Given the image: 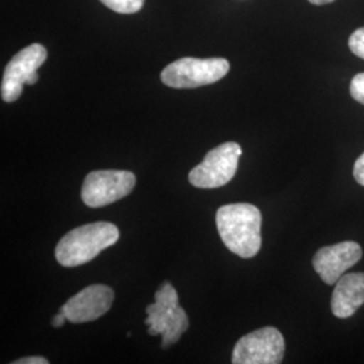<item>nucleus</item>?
Listing matches in <instances>:
<instances>
[{"label":"nucleus","instance_id":"nucleus-10","mask_svg":"<svg viewBox=\"0 0 364 364\" xmlns=\"http://www.w3.org/2000/svg\"><path fill=\"white\" fill-rule=\"evenodd\" d=\"M362 257L363 250L360 245L355 242H341L320 248L313 258V267L326 285H333L348 269L362 259Z\"/></svg>","mask_w":364,"mask_h":364},{"label":"nucleus","instance_id":"nucleus-2","mask_svg":"<svg viewBox=\"0 0 364 364\" xmlns=\"http://www.w3.org/2000/svg\"><path fill=\"white\" fill-rule=\"evenodd\" d=\"M119 239V230L112 223L97 221L72 230L55 247V258L65 267L85 264L105 248L114 246Z\"/></svg>","mask_w":364,"mask_h":364},{"label":"nucleus","instance_id":"nucleus-3","mask_svg":"<svg viewBox=\"0 0 364 364\" xmlns=\"http://www.w3.org/2000/svg\"><path fill=\"white\" fill-rule=\"evenodd\" d=\"M156 302L149 305L146 312V326L150 335H162V348L176 344L189 328L186 312L178 306V294L176 289L165 282L156 293Z\"/></svg>","mask_w":364,"mask_h":364},{"label":"nucleus","instance_id":"nucleus-6","mask_svg":"<svg viewBox=\"0 0 364 364\" xmlns=\"http://www.w3.org/2000/svg\"><path fill=\"white\" fill-rule=\"evenodd\" d=\"M135 183V174L126 170L92 171L84 180L81 197L85 205L100 208L130 195Z\"/></svg>","mask_w":364,"mask_h":364},{"label":"nucleus","instance_id":"nucleus-8","mask_svg":"<svg viewBox=\"0 0 364 364\" xmlns=\"http://www.w3.org/2000/svg\"><path fill=\"white\" fill-rule=\"evenodd\" d=\"M285 355V340L273 326H264L240 338L232 353L234 364H278Z\"/></svg>","mask_w":364,"mask_h":364},{"label":"nucleus","instance_id":"nucleus-4","mask_svg":"<svg viewBox=\"0 0 364 364\" xmlns=\"http://www.w3.org/2000/svg\"><path fill=\"white\" fill-rule=\"evenodd\" d=\"M228 70L230 63L225 58L185 57L166 66L161 73V80L170 88H198L219 81Z\"/></svg>","mask_w":364,"mask_h":364},{"label":"nucleus","instance_id":"nucleus-14","mask_svg":"<svg viewBox=\"0 0 364 364\" xmlns=\"http://www.w3.org/2000/svg\"><path fill=\"white\" fill-rule=\"evenodd\" d=\"M350 92L356 102L364 105V73H359L352 78Z\"/></svg>","mask_w":364,"mask_h":364},{"label":"nucleus","instance_id":"nucleus-15","mask_svg":"<svg viewBox=\"0 0 364 364\" xmlns=\"http://www.w3.org/2000/svg\"><path fill=\"white\" fill-rule=\"evenodd\" d=\"M353 177H355V180L358 181V183H360V185L364 186V153L355 162Z\"/></svg>","mask_w":364,"mask_h":364},{"label":"nucleus","instance_id":"nucleus-5","mask_svg":"<svg viewBox=\"0 0 364 364\" xmlns=\"http://www.w3.org/2000/svg\"><path fill=\"white\" fill-rule=\"evenodd\" d=\"M242 147L227 142L210 150L204 161L189 173V182L201 189H215L227 185L234 178Z\"/></svg>","mask_w":364,"mask_h":364},{"label":"nucleus","instance_id":"nucleus-11","mask_svg":"<svg viewBox=\"0 0 364 364\" xmlns=\"http://www.w3.org/2000/svg\"><path fill=\"white\" fill-rule=\"evenodd\" d=\"M364 304V273L343 275L332 294L331 308L338 318L351 317Z\"/></svg>","mask_w":364,"mask_h":364},{"label":"nucleus","instance_id":"nucleus-16","mask_svg":"<svg viewBox=\"0 0 364 364\" xmlns=\"http://www.w3.org/2000/svg\"><path fill=\"white\" fill-rule=\"evenodd\" d=\"M49 360L45 358H39V356H31V358H23L19 360H15L13 364H48Z\"/></svg>","mask_w":364,"mask_h":364},{"label":"nucleus","instance_id":"nucleus-1","mask_svg":"<svg viewBox=\"0 0 364 364\" xmlns=\"http://www.w3.org/2000/svg\"><path fill=\"white\" fill-rule=\"evenodd\" d=\"M218 231L223 243L240 258H254L262 246L259 209L251 204L224 205L216 215Z\"/></svg>","mask_w":364,"mask_h":364},{"label":"nucleus","instance_id":"nucleus-17","mask_svg":"<svg viewBox=\"0 0 364 364\" xmlns=\"http://www.w3.org/2000/svg\"><path fill=\"white\" fill-rule=\"evenodd\" d=\"M66 321L65 314L63 312L58 313L54 318H53L52 324L54 328H61Z\"/></svg>","mask_w":364,"mask_h":364},{"label":"nucleus","instance_id":"nucleus-7","mask_svg":"<svg viewBox=\"0 0 364 364\" xmlns=\"http://www.w3.org/2000/svg\"><path fill=\"white\" fill-rule=\"evenodd\" d=\"M48 58V50L39 43H33L15 54L4 69L1 80V97L6 103L16 102L23 85H34L38 81V68Z\"/></svg>","mask_w":364,"mask_h":364},{"label":"nucleus","instance_id":"nucleus-12","mask_svg":"<svg viewBox=\"0 0 364 364\" xmlns=\"http://www.w3.org/2000/svg\"><path fill=\"white\" fill-rule=\"evenodd\" d=\"M108 9L119 14L138 13L144 7V0H100Z\"/></svg>","mask_w":364,"mask_h":364},{"label":"nucleus","instance_id":"nucleus-18","mask_svg":"<svg viewBox=\"0 0 364 364\" xmlns=\"http://www.w3.org/2000/svg\"><path fill=\"white\" fill-rule=\"evenodd\" d=\"M308 1L312 3V4H316V6H323V4L332 3V1H335V0H308Z\"/></svg>","mask_w":364,"mask_h":364},{"label":"nucleus","instance_id":"nucleus-9","mask_svg":"<svg viewBox=\"0 0 364 364\" xmlns=\"http://www.w3.org/2000/svg\"><path fill=\"white\" fill-rule=\"evenodd\" d=\"M114 290L105 285H92L78 291L65 305L61 312L66 320L73 324H82L95 321L108 312L114 304Z\"/></svg>","mask_w":364,"mask_h":364},{"label":"nucleus","instance_id":"nucleus-13","mask_svg":"<svg viewBox=\"0 0 364 364\" xmlns=\"http://www.w3.org/2000/svg\"><path fill=\"white\" fill-rule=\"evenodd\" d=\"M348 46L355 55L364 60V27H360L352 33Z\"/></svg>","mask_w":364,"mask_h":364}]
</instances>
